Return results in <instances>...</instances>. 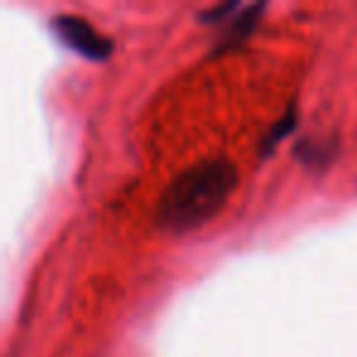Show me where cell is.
Returning a JSON list of instances; mask_svg holds the SVG:
<instances>
[{
	"instance_id": "6da1fadb",
	"label": "cell",
	"mask_w": 357,
	"mask_h": 357,
	"mask_svg": "<svg viewBox=\"0 0 357 357\" xmlns=\"http://www.w3.org/2000/svg\"><path fill=\"white\" fill-rule=\"evenodd\" d=\"M235 184H238V172L233 162L223 157L206 159L181 172L159 199V228L181 235L206 225L228 204Z\"/></svg>"
},
{
	"instance_id": "7a4b0ae2",
	"label": "cell",
	"mask_w": 357,
	"mask_h": 357,
	"mask_svg": "<svg viewBox=\"0 0 357 357\" xmlns=\"http://www.w3.org/2000/svg\"><path fill=\"white\" fill-rule=\"evenodd\" d=\"M52 30L59 37L64 47L71 52L86 56L91 61H103L113 54V42L105 35H100L86 17L79 15H56L52 20Z\"/></svg>"
},
{
	"instance_id": "3957f363",
	"label": "cell",
	"mask_w": 357,
	"mask_h": 357,
	"mask_svg": "<svg viewBox=\"0 0 357 357\" xmlns=\"http://www.w3.org/2000/svg\"><path fill=\"white\" fill-rule=\"evenodd\" d=\"M264 10H267L264 3H259V6H243L240 8V10L228 20V27H225L223 40H220L218 50H230V47H235L238 42H243L245 37L257 27V22H259V17H262Z\"/></svg>"
},
{
	"instance_id": "277c9868",
	"label": "cell",
	"mask_w": 357,
	"mask_h": 357,
	"mask_svg": "<svg viewBox=\"0 0 357 357\" xmlns=\"http://www.w3.org/2000/svg\"><path fill=\"white\" fill-rule=\"evenodd\" d=\"M294 128H296V105L291 103L287 113H284L282 118H279L277 123L267 130V135H264L262 149H259V152H262V157H269V154H272L274 149H277L279 144H282L284 139L294 132Z\"/></svg>"
}]
</instances>
